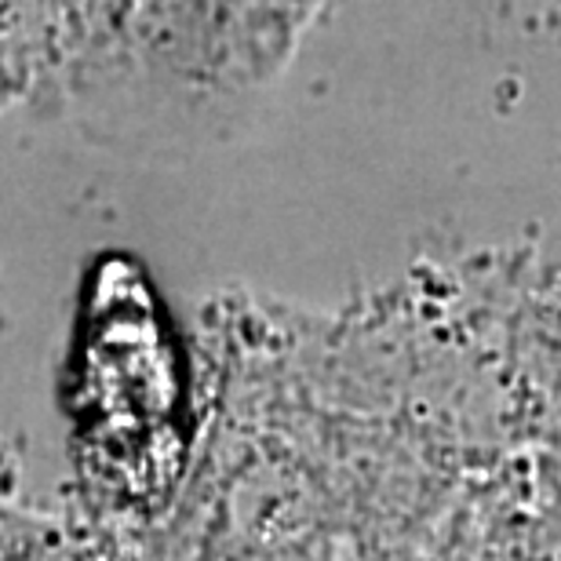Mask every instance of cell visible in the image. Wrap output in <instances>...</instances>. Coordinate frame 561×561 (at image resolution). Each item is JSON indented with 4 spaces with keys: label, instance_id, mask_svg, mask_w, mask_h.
<instances>
[{
    "label": "cell",
    "instance_id": "obj_1",
    "mask_svg": "<svg viewBox=\"0 0 561 561\" xmlns=\"http://www.w3.org/2000/svg\"><path fill=\"white\" fill-rule=\"evenodd\" d=\"M70 409L88 470L103 485L128 500L172 485L183 467L175 351L150 285L121 255L92 274Z\"/></svg>",
    "mask_w": 561,
    "mask_h": 561
}]
</instances>
